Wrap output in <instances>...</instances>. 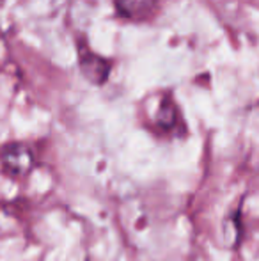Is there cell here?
I'll return each instance as SVG.
<instances>
[{"mask_svg": "<svg viewBox=\"0 0 259 261\" xmlns=\"http://www.w3.org/2000/svg\"><path fill=\"white\" fill-rule=\"evenodd\" d=\"M0 165L9 178H25L34 169V153L23 142H11L0 149Z\"/></svg>", "mask_w": 259, "mask_h": 261, "instance_id": "cell-1", "label": "cell"}, {"mask_svg": "<svg viewBox=\"0 0 259 261\" xmlns=\"http://www.w3.org/2000/svg\"><path fill=\"white\" fill-rule=\"evenodd\" d=\"M78 62L80 69H82L83 76H85L89 82L103 84L108 79V73H110V62L107 61L101 55L94 54L91 48H87L85 43H80L78 45Z\"/></svg>", "mask_w": 259, "mask_h": 261, "instance_id": "cell-2", "label": "cell"}, {"mask_svg": "<svg viewBox=\"0 0 259 261\" xmlns=\"http://www.w3.org/2000/svg\"><path fill=\"white\" fill-rule=\"evenodd\" d=\"M178 121H180V110L178 105L174 103L170 98L162 96L156 110V124L162 128L163 132H172L178 126Z\"/></svg>", "mask_w": 259, "mask_h": 261, "instance_id": "cell-4", "label": "cell"}, {"mask_svg": "<svg viewBox=\"0 0 259 261\" xmlns=\"http://www.w3.org/2000/svg\"><path fill=\"white\" fill-rule=\"evenodd\" d=\"M160 0H114V6L119 13L135 21L151 18Z\"/></svg>", "mask_w": 259, "mask_h": 261, "instance_id": "cell-3", "label": "cell"}]
</instances>
